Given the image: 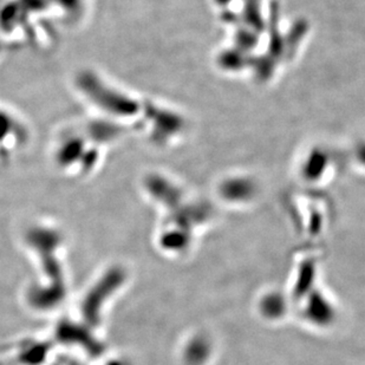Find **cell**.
I'll return each mask as SVG.
<instances>
[]
</instances>
